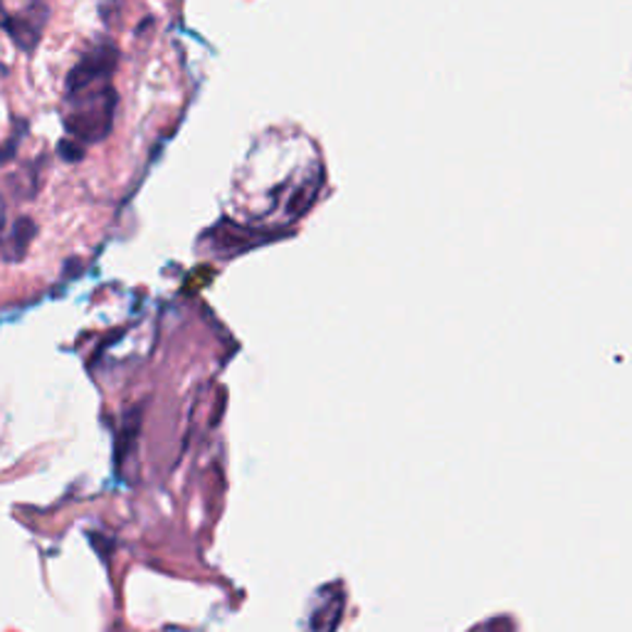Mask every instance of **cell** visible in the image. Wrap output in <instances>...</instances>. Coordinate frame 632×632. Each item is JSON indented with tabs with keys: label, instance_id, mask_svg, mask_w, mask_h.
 <instances>
[{
	"label": "cell",
	"instance_id": "cell-6",
	"mask_svg": "<svg viewBox=\"0 0 632 632\" xmlns=\"http://www.w3.org/2000/svg\"><path fill=\"white\" fill-rule=\"evenodd\" d=\"M58 154L64 158V161H70V163H77L85 158V146H82L80 142H74V138H62L60 146H58Z\"/></svg>",
	"mask_w": 632,
	"mask_h": 632
},
{
	"label": "cell",
	"instance_id": "cell-1",
	"mask_svg": "<svg viewBox=\"0 0 632 632\" xmlns=\"http://www.w3.org/2000/svg\"><path fill=\"white\" fill-rule=\"evenodd\" d=\"M68 101V117H64V129H68L70 138L80 142L82 146L97 144L107 138L111 126H114L117 114V92L111 85L92 87L77 95L64 97Z\"/></svg>",
	"mask_w": 632,
	"mask_h": 632
},
{
	"label": "cell",
	"instance_id": "cell-5",
	"mask_svg": "<svg viewBox=\"0 0 632 632\" xmlns=\"http://www.w3.org/2000/svg\"><path fill=\"white\" fill-rule=\"evenodd\" d=\"M27 129H31V124H27L25 119H15L13 134L8 136V142L0 144V166H5L8 161H11V158H15L17 146L23 144V136L27 134Z\"/></svg>",
	"mask_w": 632,
	"mask_h": 632
},
{
	"label": "cell",
	"instance_id": "cell-2",
	"mask_svg": "<svg viewBox=\"0 0 632 632\" xmlns=\"http://www.w3.org/2000/svg\"><path fill=\"white\" fill-rule=\"evenodd\" d=\"M48 23L50 5L45 0H27V5H23L21 11H8L0 3V31L11 37V42L23 54H35Z\"/></svg>",
	"mask_w": 632,
	"mask_h": 632
},
{
	"label": "cell",
	"instance_id": "cell-3",
	"mask_svg": "<svg viewBox=\"0 0 632 632\" xmlns=\"http://www.w3.org/2000/svg\"><path fill=\"white\" fill-rule=\"evenodd\" d=\"M117 64H119L117 45L109 40L95 42L89 50H85L80 62L68 72V80H64V97L77 95V92H85L92 87L109 85Z\"/></svg>",
	"mask_w": 632,
	"mask_h": 632
},
{
	"label": "cell",
	"instance_id": "cell-4",
	"mask_svg": "<svg viewBox=\"0 0 632 632\" xmlns=\"http://www.w3.org/2000/svg\"><path fill=\"white\" fill-rule=\"evenodd\" d=\"M35 235H37L35 220L27 216L17 218L11 228V238H8L5 259H11V263H21V259L27 255V247H31Z\"/></svg>",
	"mask_w": 632,
	"mask_h": 632
}]
</instances>
